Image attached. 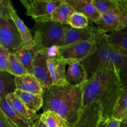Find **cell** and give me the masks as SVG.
<instances>
[{"mask_svg": "<svg viewBox=\"0 0 127 127\" xmlns=\"http://www.w3.org/2000/svg\"><path fill=\"white\" fill-rule=\"evenodd\" d=\"M0 109L3 111L7 117L9 118L17 127H32L31 124L17 112L9 104L6 98L0 99Z\"/></svg>", "mask_w": 127, "mask_h": 127, "instance_id": "22", "label": "cell"}, {"mask_svg": "<svg viewBox=\"0 0 127 127\" xmlns=\"http://www.w3.org/2000/svg\"><path fill=\"white\" fill-rule=\"evenodd\" d=\"M83 109L82 86H74L71 91L62 103L57 114L70 127H73L78 122Z\"/></svg>", "mask_w": 127, "mask_h": 127, "instance_id": "5", "label": "cell"}, {"mask_svg": "<svg viewBox=\"0 0 127 127\" xmlns=\"http://www.w3.org/2000/svg\"><path fill=\"white\" fill-rule=\"evenodd\" d=\"M95 29V27L91 26L86 29H76L69 25H64V41L62 46L68 45L81 41L92 40L94 39Z\"/></svg>", "mask_w": 127, "mask_h": 127, "instance_id": "14", "label": "cell"}, {"mask_svg": "<svg viewBox=\"0 0 127 127\" xmlns=\"http://www.w3.org/2000/svg\"><path fill=\"white\" fill-rule=\"evenodd\" d=\"M121 127H127V119H124L123 121H122Z\"/></svg>", "mask_w": 127, "mask_h": 127, "instance_id": "35", "label": "cell"}, {"mask_svg": "<svg viewBox=\"0 0 127 127\" xmlns=\"http://www.w3.org/2000/svg\"><path fill=\"white\" fill-rule=\"evenodd\" d=\"M99 31L112 32L127 29V13L120 11L102 15L95 23Z\"/></svg>", "mask_w": 127, "mask_h": 127, "instance_id": "10", "label": "cell"}, {"mask_svg": "<svg viewBox=\"0 0 127 127\" xmlns=\"http://www.w3.org/2000/svg\"><path fill=\"white\" fill-rule=\"evenodd\" d=\"M122 121L115 119L113 117L102 118L99 127H121Z\"/></svg>", "mask_w": 127, "mask_h": 127, "instance_id": "31", "label": "cell"}, {"mask_svg": "<svg viewBox=\"0 0 127 127\" xmlns=\"http://www.w3.org/2000/svg\"><path fill=\"white\" fill-rule=\"evenodd\" d=\"M75 11L86 16L89 21L96 23L102 15L98 12L93 0H66Z\"/></svg>", "mask_w": 127, "mask_h": 127, "instance_id": "17", "label": "cell"}, {"mask_svg": "<svg viewBox=\"0 0 127 127\" xmlns=\"http://www.w3.org/2000/svg\"><path fill=\"white\" fill-rule=\"evenodd\" d=\"M94 47V39L81 41L68 45L57 47V53L66 60H76L81 62L91 53Z\"/></svg>", "mask_w": 127, "mask_h": 127, "instance_id": "9", "label": "cell"}, {"mask_svg": "<svg viewBox=\"0 0 127 127\" xmlns=\"http://www.w3.org/2000/svg\"><path fill=\"white\" fill-rule=\"evenodd\" d=\"M75 12L71 5L66 0H63L55 8L52 14V20L64 25H68L69 17Z\"/></svg>", "mask_w": 127, "mask_h": 127, "instance_id": "21", "label": "cell"}, {"mask_svg": "<svg viewBox=\"0 0 127 127\" xmlns=\"http://www.w3.org/2000/svg\"><path fill=\"white\" fill-rule=\"evenodd\" d=\"M68 25L76 29H86L89 27V20L82 13L75 11L69 17Z\"/></svg>", "mask_w": 127, "mask_h": 127, "instance_id": "29", "label": "cell"}, {"mask_svg": "<svg viewBox=\"0 0 127 127\" xmlns=\"http://www.w3.org/2000/svg\"><path fill=\"white\" fill-rule=\"evenodd\" d=\"M50 49L39 51L34 56L32 64V74L41 83L45 89H49L53 85L48 70L47 59L50 57Z\"/></svg>", "mask_w": 127, "mask_h": 127, "instance_id": "8", "label": "cell"}, {"mask_svg": "<svg viewBox=\"0 0 127 127\" xmlns=\"http://www.w3.org/2000/svg\"><path fill=\"white\" fill-rule=\"evenodd\" d=\"M14 94L27 109L33 112H37L41 108L43 107V95L27 93L19 89H16Z\"/></svg>", "mask_w": 127, "mask_h": 127, "instance_id": "20", "label": "cell"}, {"mask_svg": "<svg viewBox=\"0 0 127 127\" xmlns=\"http://www.w3.org/2000/svg\"><path fill=\"white\" fill-rule=\"evenodd\" d=\"M64 26L53 21L35 23L33 37L47 49L62 47L64 41Z\"/></svg>", "mask_w": 127, "mask_h": 127, "instance_id": "4", "label": "cell"}, {"mask_svg": "<svg viewBox=\"0 0 127 127\" xmlns=\"http://www.w3.org/2000/svg\"><path fill=\"white\" fill-rule=\"evenodd\" d=\"M94 47L90 55L81 61V63L86 70L89 79L101 68L114 66L110 53V45L108 42L107 34L99 31H94Z\"/></svg>", "mask_w": 127, "mask_h": 127, "instance_id": "2", "label": "cell"}, {"mask_svg": "<svg viewBox=\"0 0 127 127\" xmlns=\"http://www.w3.org/2000/svg\"><path fill=\"white\" fill-rule=\"evenodd\" d=\"M74 86L53 85L49 89H46L43 94V112L52 111L57 112L62 102L66 97Z\"/></svg>", "mask_w": 127, "mask_h": 127, "instance_id": "7", "label": "cell"}, {"mask_svg": "<svg viewBox=\"0 0 127 127\" xmlns=\"http://www.w3.org/2000/svg\"><path fill=\"white\" fill-rule=\"evenodd\" d=\"M39 116L41 121L48 127H70L58 114L54 112H43Z\"/></svg>", "mask_w": 127, "mask_h": 127, "instance_id": "26", "label": "cell"}, {"mask_svg": "<svg viewBox=\"0 0 127 127\" xmlns=\"http://www.w3.org/2000/svg\"><path fill=\"white\" fill-rule=\"evenodd\" d=\"M61 1L62 0H21L26 9V15L32 17L35 23L52 21V12Z\"/></svg>", "mask_w": 127, "mask_h": 127, "instance_id": "6", "label": "cell"}, {"mask_svg": "<svg viewBox=\"0 0 127 127\" xmlns=\"http://www.w3.org/2000/svg\"><path fill=\"white\" fill-rule=\"evenodd\" d=\"M0 45L13 53L23 47V40L10 16L6 0L0 1Z\"/></svg>", "mask_w": 127, "mask_h": 127, "instance_id": "3", "label": "cell"}, {"mask_svg": "<svg viewBox=\"0 0 127 127\" xmlns=\"http://www.w3.org/2000/svg\"><path fill=\"white\" fill-rule=\"evenodd\" d=\"M33 39L35 42L34 47L32 48H26L22 47L21 49L14 53L17 58L27 69L29 74H32V64L34 56L39 51L47 49L41 45L40 42L38 40L35 38Z\"/></svg>", "mask_w": 127, "mask_h": 127, "instance_id": "18", "label": "cell"}, {"mask_svg": "<svg viewBox=\"0 0 127 127\" xmlns=\"http://www.w3.org/2000/svg\"><path fill=\"white\" fill-rule=\"evenodd\" d=\"M66 63L68 67L66 72V81L72 86H83L89 79L83 64L76 60H67Z\"/></svg>", "mask_w": 127, "mask_h": 127, "instance_id": "13", "label": "cell"}, {"mask_svg": "<svg viewBox=\"0 0 127 127\" xmlns=\"http://www.w3.org/2000/svg\"><path fill=\"white\" fill-rule=\"evenodd\" d=\"M15 83L17 89L43 96L45 89L32 74L28 73L21 76H15Z\"/></svg>", "mask_w": 127, "mask_h": 127, "instance_id": "16", "label": "cell"}, {"mask_svg": "<svg viewBox=\"0 0 127 127\" xmlns=\"http://www.w3.org/2000/svg\"><path fill=\"white\" fill-rule=\"evenodd\" d=\"M33 127H47V125H45V124L41 121L40 119V116H39V119L37 120V121L36 122L35 124L33 125Z\"/></svg>", "mask_w": 127, "mask_h": 127, "instance_id": "34", "label": "cell"}, {"mask_svg": "<svg viewBox=\"0 0 127 127\" xmlns=\"http://www.w3.org/2000/svg\"><path fill=\"white\" fill-rule=\"evenodd\" d=\"M16 89L15 76L6 72L0 71V99L14 93Z\"/></svg>", "mask_w": 127, "mask_h": 127, "instance_id": "25", "label": "cell"}, {"mask_svg": "<svg viewBox=\"0 0 127 127\" xmlns=\"http://www.w3.org/2000/svg\"><path fill=\"white\" fill-rule=\"evenodd\" d=\"M6 100L11 105V107L16 111L22 115L31 124L32 127H33V125L39 119V115H37L36 112H33L27 109L26 105L16 96L14 93L9 94L6 97Z\"/></svg>", "mask_w": 127, "mask_h": 127, "instance_id": "19", "label": "cell"}, {"mask_svg": "<svg viewBox=\"0 0 127 127\" xmlns=\"http://www.w3.org/2000/svg\"><path fill=\"white\" fill-rule=\"evenodd\" d=\"M0 127H17V125L7 117L2 110L0 109Z\"/></svg>", "mask_w": 127, "mask_h": 127, "instance_id": "32", "label": "cell"}, {"mask_svg": "<svg viewBox=\"0 0 127 127\" xmlns=\"http://www.w3.org/2000/svg\"><path fill=\"white\" fill-rule=\"evenodd\" d=\"M107 39L113 47L127 55V29L110 32Z\"/></svg>", "mask_w": 127, "mask_h": 127, "instance_id": "23", "label": "cell"}, {"mask_svg": "<svg viewBox=\"0 0 127 127\" xmlns=\"http://www.w3.org/2000/svg\"><path fill=\"white\" fill-rule=\"evenodd\" d=\"M127 119V117H126V118H125V119Z\"/></svg>", "mask_w": 127, "mask_h": 127, "instance_id": "36", "label": "cell"}, {"mask_svg": "<svg viewBox=\"0 0 127 127\" xmlns=\"http://www.w3.org/2000/svg\"><path fill=\"white\" fill-rule=\"evenodd\" d=\"M48 70L53 81V85L62 86L68 84L66 81V60L63 59L58 53L48 57L47 59Z\"/></svg>", "mask_w": 127, "mask_h": 127, "instance_id": "12", "label": "cell"}, {"mask_svg": "<svg viewBox=\"0 0 127 127\" xmlns=\"http://www.w3.org/2000/svg\"><path fill=\"white\" fill-rule=\"evenodd\" d=\"M102 118V109L98 102H95L83 108L78 122L73 127H99Z\"/></svg>", "mask_w": 127, "mask_h": 127, "instance_id": "11", "label": "cell"}, {"mask_svg": "<svg viewBox=\"0 0 127 127\" xmlns=\"http://www.w3.org/2000/svg\"><path fill=\"white\" fill-rule=\"evenodd\" d=\"M93 4L101 15L121 11L115 0H93Z\"/></svg>", "mask_w": 127, "mask_h": 127, "instance_id": "28", "label": "cell"}, {"mask_svg": "<svg viewBox=\"0 0 127 127\" xmlns=\"http://www.w3.org/2000/svg\"><path fill=\"white\" fill-rule=\"evenodd\" d=\"M115 1L120 11L127 13V0H115Z\"/></svg>", "mask_w": 127, "mask_h": 127, "instance_id": "33", "label": "cell"}, {"mask_svg": "<svg viewBox=\"0 0 127 127\" xmlns=\"http://www.w3.org/2000/svg\"><path fill=\"white\" fill-rule=\"evenodd\" d=\"M7 73L14 76H21L29 73L27 69L13 53H10L9 55Z\"/></svg>", "mask_w": 127, "mask_h": 127, "instance_id": "27", "label": "cell"}, {"mask_svg": "<svg viewBox=\"0 0 127 127\" xmlns=\"http://www.w3.org/2000/svg\"><path fill=\"white\" fill-rule=\"evenodd\" d=\"M124 86L115 66L99 69L82 86L83 108L98 102L102 109L103 118L111 117Z\"/></svg>", "mask_w": 127, "mask_h": 127, "instance_id": "1", "label": "cell"}, {"mask_svg": "<svg viewBox=\"0 0 127 127\" xmlns=\"http://www.w3.org/2000/svg\"><path fill=\"white\" fill-rule=\"evenodd\" d=\"M9 53L7 49L0 45V71L7 73Z\"/></svg>", "mask_w": 127, "mask_h": 127, "instance_id": "30", "label": "cell"}, {"mask_svg": "<svg viewBox=\"0 0 127 127\" xmlns=\"http://www.w3.org/2000/svg\"><path fill=\"white\" fill-rule=\"evenodd\" d=\"M127 116V84L124 86L118 97L112 115L115 119L123 121Z\"/></svg>", "mask_w": 127, "mask_h": 127, "instance_id": "24", "label": "cell"}, {"mask_svg": "<svg viewBox=\"0 0 127 127\" xmlns=\"http://www.w3.org/2000/svg\"><path fill=\"white\" fill-rule=\"evenodd\" d=\"M6 3L10 16L14 22L22 37V40H23V47H26V48L33 47L35 45V42L33 39V37L31 35L30 30L27 28L23 21L18 16L11 1L9 0H6Z\"/></svg>", "mask_w": 127, "mask_h": 127, "instance_id": "15", "label": "cell"}]
</instances>
